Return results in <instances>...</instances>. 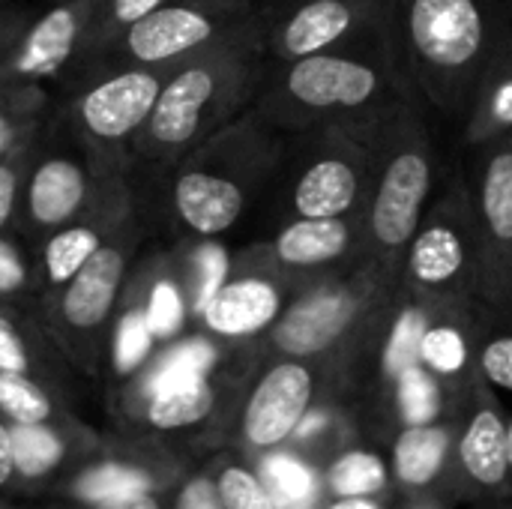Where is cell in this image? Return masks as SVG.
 Returning <instances> with one entry per match:
<instances>
[{
  "label": "cell",
  "mask_w": 512,
  "mask_h": 509,
  "mask_svg": "<svg viewBox=\"0 0 512 509\" xmlns=\"http://www.w3.org/2000/svg\"><path fill=\"white\" fill-rule=\"evenodd\" d=\"M402 99H408V78L384 30L300 60H273L249 111L276 132L345 126L363 135Z\"/></svg>",
  "instance_id": "1"
},
{
  "label": "cell",
  "mask_w": 512,
  "mask_h": 509,
  "mask_svg": "<svg viewBox=\"0 0 512 509\" xmlns=\"http://www.w3.org/2000/svg\"><path fill=\"white\" fill-rule=\"evenodd\" d=\"M387 33L408 84L465 120L486 69L512 45V0H393Z\"/></svg>",
  "instance_id": "2"
},
{
  "label": "cell",
  "mask_w": 512,
  "mask_h": 509,
  "mask_svg": "<svg viewBox=\"0 0 512 509\" xmlns=\"http://www.w3.org/2000/svg\"><path fill=\"white\" fill-rule=\"evenodd\" d=\"M264 57L258 12L243 33L174 66L135 141V162L171 171L195 147L243 117L267 72Z\"/></svg>",
  "instance_id": "3"
},
{
  "label": "cell",
  "mask_w": 512,
  "mask_h": 509,
  "mask_svg": "<svg viewBox=\"0 0 512 509\" xmlns=\"http://www.w3.org/2000/svg\"><path fill=\"white\" fill-rule=\"evenodd\" d=\"M285 159L282 132L246 111L171 168L174 222L195 240L231 231Z\"/></svg>",
  "instance_id": "4"
},
{
  "label": "cell",
  "mask_w": 512,
  "mask_h": 509,
  "mask_svg": "<svg viewBox=\"0 0 512 509\" xmlns=\"http://www.w3.org/2000/svg\"><path fill=\"white\" fill-rule=\"evenodd\" d=\"M363 138L375 150L366 207L369 255L393 273H402L408 243L432 204L438 153L411 99L393 105Z\"/></svg>",
  "instance_id": "5"
},
{
  "label": "cell",
  "mask_w": 512,
  "mask_h": 509,
  "mask_svg": "<svg viewBox=\"0 0 512 509\" xmlns=\"http://www.w3.org/2000/svg\"><path fill=\"white\" fill-rule=\"evenodd\" d=\"M171 69L156 66H90L72 96L57 108L99 180L129 177L135 141L147 126Z\"/></svg>",
  "instance_id": "6"
},
{
  "label": "cell",
  "mask_w": 512,
  "mask_h": 509,
  "mask_svg": "<svg viewBox=\"0 0 512 509\" xmlns=\"http://www.w3.org/2000/svg\"><path fill=\"white\" fill-rule=\"evenodd\" d=\"M138 210L129 213L108 240L72 273V279L42 303V318L66 363L93 372L108 348V336L141 249Z\"/></svg>",
  "instance_id": "7"
},
{
  "label": "cell",
  "mask_w": 512,
  "mask_h": 509,
  "mask_svg": "<svg viewBox=\"0 0 512 509\" xmlns=\"http://www.w3.org/2000/svg\"><path fill=\"white\" fill-rule=\"evenodd\" d=\"M396 288L399 273L375 258L315 282L291 297L276 324L255 342V351L264 357L327 360Z\"/></svg>",
  "instance_id": "8"
},
{
  "label": "cell",
  "mask_w": 512,
  "mask_h": 509,
  "mask_svg": "<svg viewBox=\"0 0 512 509\" xmlns=\"http://www.w3.org/2000/svg\"><path fill=\"white\" fill-rule=\"evenodd\" d=\"M288 165L282 159V216L285 219H366L375 150L345 126H318L297 135Z\"/></svg>",
  "instance_id": "9"
},
{
  "label": "cell",
  "mask_w": 512,
  "mask_h": 509,
  "mask_svg": "<svg viewBox=\"0 0 512 509\" xmlns=\"http://www.w3.org/2000/svg\"><path fill=\"white\" fill-rule=\"evenodd\" d=\"M330 378L327 360L264 357L255 351L228 447L249 462L288 447L309 408L324 396Z\"/></svg>",
  "instance_id": "10"
},
{
  "label": "cell",
  "mask_w": 512,
  "mask_h": 509,
  "mask_svg": "<svg viewBox=\"0 0 512 509\" xmlns=\"http://www.w3.org/2000/svg\"><path fill=\"white\" fill-rule=\"evenodd\" d=\"M399 285L432 300L480 297V249L465 177H453L414 231Z\"/></svg>",
  "instance_id": "11"
},
{
  "label": "cell",
  "mask_w": 512,
  "mask_h": 509,
  "mask_svg": "<svg viewBox=\"0 0 512 509\" xmlns=\"http://www.w3.org/2000/svg\"><path fill=\"white\" fill-rule=\"evenodd\" d=\"M258 12L249 0H168L132 24L93 66L174 69L252 27Z\"/></svg>",
  "instance_id": "12"
},
{
  "label": "cell",
  "mask_w": 512,
  "mask_h": 509,
  "mask_svg": "<svg viewBox=\"0 0 512 509\" xmlns=\"http://www.w3.org/2000/svg\"><path fill=\"white\" fill-rule=\"evenodd\" d=\"M252 363L255 345H249L243 366L225 372H198L144 393H129V426L138 435H153L165 444L168 438H198L216 447H228Z\"/></svg>",
  "instance_id": "13"
},
{
  "label": "cell",
  "mask_w": 512,
  "mask_h": 509,
  "mask_svg": "<svg viewBox=\"0 0 512 509\" xmlns=\"http://www.w3.org/2000/svg\"><path fill=\"white\" fill-rule=\"evenodd\" d=\"M507 408L495 387L477 378L456 402L450 498L456 509L512 498Z\"/></svg>",
  "instance_id": "14"
},
{
  "label": "cell",
  "mask_w": 512,
  "mask_h": 509,
  "mask_svg": "<svg viewBox=\"0 0 512 509\" xmlns=\"http://www.w3.org/2000/svg\"><path fill=\"white\" fill-rule=\"evenodd\" d=\"M99 183L102 180L90 171L84 150L72 138L63 117L54 111L33 144L21 192L18 234L39 246L48 234L63 228L90 204Z\"/></svg>",
  "instance_id": "15"
},
{
  "label": "cell",
  "mask_w": 512,
  "mask_h": 509,
  "mask_svg": "<svg viewBox=\"0 0 512 509\" xmlns=\"http://www.w3.org/2000/svg\"><path fill=\"white\" fill-rule=\"evenodd\" d=\"M393 0H288L261 12V45L276 63L333 51L378 36L390 24Z\"/></svg>",
  "instance_id": "16"
},
{
  "label": "cell",
  "mask_w": 512,
  "mask_h": 509,
  "mask_svg": "<svg viewBox=\"0 0 512 509\" xmlns=\"http://www.w3.org/2000/svg\"><path fill=\"white\" fill-rule=\"evenodd\" d=\"M255 249L294 294L372 258L366 219L360 216L285 219L279 231L255 243Z\"/></svg>",
  "instance_id": "17"
},
{
  "label": "cell",
  "mask_w": 512,
  "mask_h": 509,
  "mask_svg": "<svg viewBox=\"0 0 512 509\" xmlns=\"http://www.w3.org/2000/svg\"><path fill=\"white\" fill-rule=\"evenodd\" d=\"M471 210L480 249V300L512 312V132L480 144Z\"/></svg>",
  "instance_id": "18"
},
{
  "label": "cell",
  "mask_w": 512,
  "mask_h": 509,
  "mask_svg": "<svg viewBox=\"0 0 512 509\" xmlns=\"http://www.w3.org/2000/svg\"><path fill=\"white\" fill-rule=\"evenodd\" d=\"M90 459L93 462L72 468L63 480V495L78 507L171 492L189 471L183 456L153 435H135L120 447H96Z\"/></svg>",
  "instance_id": "19"
},
{
  "label": "cell",
  "mask_w": 512,
  "mask_h": 509,
  "mask_svg": "<svg viewBox=\"0 0 512 509\" xmlns=\"http://www.w3.org/2000/svg\"><path fill=\"white\" fill-rule=\"evenodd\" d=\"M294 291L264 264L255 246L243 249L198 312L201 330L225 345H255L285 312Z\"/></svg>",
  "instance_id": "20"
},
{
  "label": "cell",
  "mask_w": 512,
  "mask_h": 509,
  "mask_svg": "<svg viewBox=\"0 0 512 509\" xmlns=\"http://www.w3.org/2000/svg\"><path fill=\"white\" fill-rule=\"evenodd\" d=\"M135 210L138 207H135L129 177L102 180L99 189L93 192L90 204L75 219H69L63 228H57L36 246V270H39V294H42L39 309L51 294H57L72 279V273Z\"/></svg>",
  "instance_id": "21"
},
{
  "label": "cell",
  "mask_w": 512,
  "mask_h": 509,
  "mask_svg": "<svg viewBox=\"0 0 512 509\" xmlns=\"http://www.w3.org/2000/svg\"><path fill=\"white\" fill-rule=\"evenodd\" d=\"M96 0H51L30 24L15 48L9 84H45L81 63L84 36Z\"/></svg>",
  "instance_id": "22"
},
{
  "label": "cell",
  "mask_w": 512,
  "mask_h": 509,
  "mask_svg": "<svg viewBox=\"0 0 512 509\" xmlns=\"http://www.w3.org/2000/svg\"><path fill=\"white\" fill-rule=\"evenodd\" d=\"M453 435H456L453 417L426 426H408L390 435L384 450H387L399 501L456 509L450 498Z\"/></svg>",
  "instance_id": "23"
},
{
  "label": "cell",
  "mask_w": 512,
  "mask_h": 509,
  "mask_svg": "<svg viewBox=\"0 0 512 509\" xmlns=\"http://www.w3.org/2000/svg\"><path fill=\"white\" fill-rule=\"evenodd\" d=\"M489 315V303L480 297L438 300L423 339L420 366L432 372L453 393H465L477 375V342Z\"/></svg>",
  "instance_id": "24"
},
{
  "label": "cell",
  "mask_w": 512,
  "mask_h": 509,
  "mask_svg": "<svg viewBox=\"0 0 512 509\" xmlns=\"http://www.w3.org/2000/svg\"><path fill=\"white\" fill-rule=\"evenodd\" d=\"M459 396L462 393H453L417 363L408 372H402L396 381H390L384 390H378L357 414L366 438L384 447L390 435H396L399 429L426 426L453 417Z\"/></svg>",
  "instance_id": "25"
},
{
  "label": "cell",
  "mask_w": 512,
  "mask_h": 509,
  "mask_svg": "<svg viewBox=\"0 0 512 509\" xmlns=\"http://www.w3.org/2000/svg\"><path fill=\"white\" fill-rule=\"evenodd\" d=\"M12 444H15L18 483L42 486L78 468L81 459H90L99 447V438L69 414V417L51 420V423H33V426L12 423Z\"/></svg>",
  "instance_id": "26"
},
{
  "label": "cell",
  "mask_w": 512,
  "mask_h": 509,
  "mask_svg": "<svg viewBox=\"0 0 512 509\" xmlns=\"http://www.w3.org/2000/svg\"><path fill=\"white\" fill-rule=\"evenodd\" d=\"M69 366L51 339L36 306L0 303V372H24L57 387L60 369Z\"/></svg>",
  "instance_id": "27"
},
{
  "label": "cell",
  "mask_w": 512,
  "mask_h": 509,
  "mask_svg": "<svg viewBox=\"0 0 512 509\" xmlns=\"http://www.w3.org/2000/svg\"><path fill=\"white\" fill-rule=\"evenodd\" d=\"M321 483H324L327 501H393L396 498L387 450L369 438H360L336 450L321 465Z\"/></svg>",
  "instance_id": "28"
},
{
  "label": "cell",
  "mask_w": 512,
  "mask_h": 509,
  "mask_svg": "<svg viewBox=\"0 0 512 509\" xmlns=\"http://www.w3.org/2000/svg\"><path fill=\"white\" fill-rule=\"evenodd\" d=\"M360 438H366V432H363L357 408H351V405H345V402H339L333 396H321L309 408L303 423L297 426L288 447L321 468L336 450H342V447H348V444H354Z\"/></svg>",
  "instance_id": "29"
},
{
  "label": "cell",
  "mask_w": 512,
  "mask_h": 509,
  "mask_svg": "<svg viewBox=\"0 0 512 509\" xmlns=\"http://www.w3.org/2000/svg\"><path fill=\"white\" fill-rule=\"evenodd\" d=\"M512 132V45L486 69L474 105L465 117V144L480 147Z\"/></svg>",
  "instance_id": "30"
},
{
  "label": "cell",
  "mask_w": 512,
  "mask_h": 509,
  "mask_svg": "<svg viewBox=\"0 0 512 509\" xmlns=\"http://www.w3.org/2000/svg\"><path fill=\"white\" fill-rule=\"evenodd\" d=\"M264 483L270 486L279 509H321L327 504V492L321 483V468L303 459L291 447H279L255 459Z\"/></svg>",
  "instance_id": "31"
},
{
  "label": "cell",
  "mask_w": 512,
  "mask_h": 509,
  "mask_svg": "<svg viewBox=\"0 0 512 509\" xmlns=\"http://www.w3.org/2000/svg\"><path fill=\"white\" fill-rule=\"evenodd\" d=\"M54 102L45 84L0 87V156L30 144L54 117Z\"/></svg>",
  "instance_id": "32"
},
{
  "label": "cell",
  "mask_w": 512,
  "mask_h": 509,
  "mask_svg": "<svg viewBox=\"0 0 512 509\" xmlns=\"http://www.w3.org/2000/svg\"><path fill=\"white\" fill-rule=\"evenodd\" d=\"M0 417L15 426H33L69 417V411L54 384L24 372H0Z\"/></svg>",
  "instance_id": "33"
},
{
  "label": "cell",
  "mask_w": 512,
  "mask_h": 509,
  "mask_svg": "<svg viewBox=\"0 0 512 509\" xmlns=\"http://www.w3.org/2000/svg\"><path fill=\"white\" fill-rule=\"evenodd\" d=\"M210 471L225 509H279L255 462H249L237 450L219 447L216 456H210Z\"/></svg>",
  "instance_id": "34"
},
{
  "label": "cell",
  "mask_w": 512,
  "mask_h": 509,
  "mask_svg": "<svg viewBox=\"0 0 512 509\" xmlns=\"http://www.w3.org/2000/svg\"><path fill=\"white\" fill-rule=\"evenodd\" d=\"M162 3H168V0H96L93 18H90L87 36H84L81 63L93 66L132 24L147 18Z\"/></svg>",
  "instance_id": "35"
},
{
  "label": "cell",
  "mask_w": 512,
  "mask_h": 509,
  "mask_svg": "<svg viewBox=\"0 0 512 509\" xmlns=\"http://www.w3.org/2000/svg\"><path fill=\"white\" fill-rule=\"evenodd\" d=\"M477 375L498 393L512 396V312L492 309L477 342Z\"/></svg>",
  "instance_id": "36"
},
{
  "label": "cell",
  "mask_w": 512,
  "mask_h": 509,
  "mask_svg": "<svg viewBox=\"0 0 512 509\" xmlns=\"http://www.w3.org/2000/svg\"><path fill=\"white\" fill-rule=\"evenodd\" d=\"M39 297L36 258L15 240V234H0V303L39 309Z\"/></svg>",
  "instance_id": "37"
},
{
  "label": "cell",
  "mask_w": 512,
  "mask_h": 509,
  "mask_svg": "<svg viewBox=\"0 0 512 509\" xmlns=\"http://www.w3.org/2000/svg\"><path fill=\"white\" fill-rule=\"evenodd\" d=\"M36 138L6 156H0V234H18L21 192H24V177L30 168Z\"/></svg>",
  "instance_id": "38"
},
{
  "label": "cell",
  "mask_w": 512,
  "mask_h": 509,
  "mask_svg": "<svg viewBox=\"0 0 512 509\" xmlns=\"http://www.w3.org/2000/svg\"><path fill=\"white\" fill-rule=\"evenodd\" d=\"M168 509H225L219 501V489H216L210 462L201 468H192L180 477V483L171 489Z\"/></svg>",
  "instance_id": "39"
},
{
  "label": "cell",
  "mask_w": 512,
  "mask_h": 509,
  "mask_svg": "<svg viewBox=\"0 0 512 509\" xmlns=\"http://www.w3.org/2000/svg\"><path fill=\"white\" fill-rule=\"evenodd\" d=\"M30 24V12L18 9V6H0V87L9 84V72H12V57L15 48L24 36Z\"/></svg>",
  "instance_id": "40"
},
{
  "label": "cell",
  "mask_w": 512,
  "mask_h": 509,
  "mask_svg": "<svg viewBox=\"0 0 512 509\" xmlns=\"http://www.w3.org/2000/svg\"><path fill=\"white\" fill-rule=\"evenodd\" d=\"M18 480L15 474V444H12V423L0 417V492Z\"/></svg>",
  "instance_id": "41"
},
{
  "label": "cell",
  "mask_w": 512,
  "mask_h": 509,
  "mask_svg": "<svg viewBox=\"0 0 512 509\" xmlns=\"http://www.w3.org/2000/svg\"><path fill=\"white\" fill-rule=\"evenodd\" d=\"M168 501H171V492H150V495H135V498L108 501V504L84 509H168Z\"/></svg>",
  "instance_id": "42"
},
{
  "label": "cell",
  "mask_w": 512,
  "mask_h": 509,
  "mask_svg": "<svg viewBox=\"0 0 512 509\" xmlns=\"http://www.w3.org/2000/svg\"><path fill=\"white\" fill-rule=\"evenodd\" d=\"M399 498L393 501H327L321 509H396Z\"/></svg>",
  "instance_id": "43"
},
{
  "label": "cell",
  "mask_w": 512,
  "mask_h": 509,
  "mask_svg": "<svg viewBox=\"0 0 512 509\" xmlns=\"http://www.w3.org/2000/svg\"><path fill=\"white\" fill-rule=\"evenodd\" d=\"M471 509H512V498L495 501V504H480V507H471Z\"/></svg>",
  "instance_id": "44"
},
{
  "label": "cell",
  "mask_w": 512,
  "mask_h": 509,
  "mask_svg": "<svg viewBox=\"0 0 512 509\" xmlns=\"http://www.w3.org/2000/svg\"><path fill=\"white\" fill-rule=\"evenodd\" d=\"M507 453H510V474H512V414L507 417Z\"/></svg>",
  "instance_id": "45"
},
{
  "label": "cell",
  "mask_w": 512,
  "mask_h": 509,
  "mask_svg": "<svg viewBox=\"0 0 512 509\" xmlns=\"http://www.w3.org/2000/svg\"><path fill=\"white\" fill-rule=\"evenodd\" d=\"M396 509H444V507H423V504H408V501H399Z\"/></svg>",
  "instance_id": "46"
},
{
  "label": "cell",
  "mask_w": 512,
  "mask_h": 509,
  "mask_svg": "<svg viewBox=\"0 0 512 509\" xmlns=\"http://www.w3.org/2000/svg\"><path fill=\"white\" fill-rule=\"evenodd\" d=\"M0 6H6V0H0Z\"/></svg>",
  "instance_id": "47"
}]
</instances>
